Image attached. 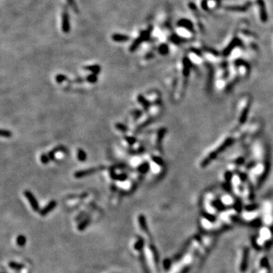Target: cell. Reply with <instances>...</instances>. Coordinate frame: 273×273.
<instances>
[{"mask_svg":"<svg viewBox=\"0 0 273 273\" xmlns=\"http://www.w3.org/2000/svg\"><path fill=\"white\" fill-rule=\"evenodd\" d=\"M152 31H153V27H151L150 26V27H148L146 31H141L140 34H139L138 37L135 39L134 41L132 43V44H131V46H130V52H135V51L138 49V47L140 46V44H141L143 42L147 41L149 39V37H150V34Z\"/></svg>","mask_w":273,"mask_h":273,"instance_id":"obj_1","label":"cell"},{"mask_svg":"<svg viewBox=\"0 0 273 273\" xmlns=\"http://www.w3.org/2000/svg\"><path fill=\"white\" fill-rule=\"evenodd\" d=\"M103 169H104L103 166L89 168V169H84V170L77 171V172H76L74 173V175L76 178H84V177L89 176V175L94 174V173L98 172L99 171H102Z\"/></svg>","mask_w":273,"mask_h":273,"instance_id":"obj_2","label":"cell"},{"mask_svg":"<svg viewBox=\"0 0 273 273\" xmlns=\"http://www.w3.org/2000/svg\"><path fill=\"white\" fill-rule=\"evenodd\" d=\"M61 30L65 34H68L70 32V16L67 9H65L61 14Z\"/></svg>","mask_w":273,"mask_h":273,"instance_id":"obj_3","label":"cell"},{"mask_svg":"<svg viewBox=\"0 0 273 273\" xmlns=\"http://www.w3.org/2000/svg\"><path fill=\"white\" fill-rule=\"evenodd\" d=\"M24 196L27 199L30 204L31 205V207L33 208V209L35 211H37L39 209V203H38L35 197L34 196V194L30 191H25L24 192Z\"/></svg>","mask_w":273,"mask_h":273,"instance_id":"obj_4","label":"cell"},{"mask_svg":"<svg viewBox=\"0 0 273 273\" xmlns=\"http://www.w3.org/2000/svg\"><path fill=\"white\" fill-rule=\"evenodd\" d=\"M110 173V177H111V179L115 180V181H120V182H124L125 180H127L128 178V175L124 173H122V174H116L115 172V169H111L109 171Z\"/></svg>","mask_w":273,"mask_h":273,"instance_id":"obj_5","label":"cell"},{"mask_svg":"<svg viewBox=\"0 0 273 273\" xmlns=\"http://www.w3.org/2000/svg\"><path fill=\"white\" fill-rule=\"evenodd\" d=\"M111 39L115 42L122 43V42L128 41L130 40L129 36L122 34H114L111 35Z\"/></svg>","mask_w":273,"mask_h":273,"instance_id":"obj_6","label":"cell"},{"mask_svg":"<svg viewBox=\"0 0 273 273\" xmlns=\"http://www.w3.org/2000/svg\"><path fill=\"white\" fill-rule=\"evenodd\" d=\"M258 4L259 6V9H260V16H261V20L262 21H267V13H266V6L262 0H258Z\"/></svg>","mask_w":273,"mask_h":273,"instance_id":"obj_7","label":"cell"},{"mask_svg":"<svg viewBox=\"0 0 273 273\" xmlns=\"http://www.w3.org/2000/svg\"><path fill=\"white\" fill-rule=\"evenodd\" d=\"M137 101H138L139 103H140V104L143 107H144V109L147 110V111L149 109V106H151L150 102H149L147 99H146L145 97H144L143 95H141V94L137 96Z\"/></svg>","mask_w":273,"mask_h":273,"instance_id":"obj_8","label":"cell"},{"mask_svg":"<svg viewBox=\"0 0 273 273\" xmlns=\"http://www.w3.org/2000/svg\"><path fill=\"white\" fill-rule=\"evenodd\" d=\"M56 207V202L55 201V200H52V201L49 202V203L48 204H47L46 206V207H44L43 209H42L41 215H43V216H44V215H46V214H47L48 212H50L51 210H52V209H54Z\"/></svg>","mask_w":273,"mask_h":273,"instance_id":"obj_9","label":"cell"},{"mask_svg":"<svg viewBox=\"0 0 273 273\" xmlns=\"http://www.w3.org/2000/svg\"><path fill=\"white\" fill-rule=\"evenodd\" d=\"M85 70H87L89 71H91L93 74H99V72L101 71V67L99 65H87V66L84 67Z\"/></svg>","mask_w":273,"mask_h":273,"instance_id":"obj_10","label":"cell"},{"mask_svg":"<svg viewBox=\"0 0 273 273\" xmlns=\"http://www.w3.org/2000/svg\"><path fill=\"white\" fill-rule=\"evenodd\" d=\"M149 168H150V165H149V162H144L143 163L140 164L138 167H137V171H138L140 174H147V173L149 172Z\"/></svg>","mask_w":273,"mask_h":273,"instance_id":"obj_11","label":"cell"},{"mask_svg":"<svg viewBox=\"0 0 273 273\" xmlns=\"http://www.w3.org/2000/svg\"><path fill=\"white\" fill-rule=\"evenodd\" d=\"M77 158L78 161L80 162H85L87 159V155L86 152L81 148H78L77 149Z\"/></svg>","mask_w":273,"mask_h":273,"instance_id":"obj_12","label":"cell"},{"mask_svg":"<svg viewBox=\"0 0 273 273\" xmlns=\"http://www.w3.org/2000/svg\"><path fill=\"white\" fill-rule=\"evenodd\" d=\"M178 25L179 26H182L184 27H186V28L189 29V30H191V31H193V24L190 21L186 20V19H182V20L179 21H178Z\"/></svg>","mask_w":273,"mask_h":273,"instance_id":"obj_13","label":"cell"},{"mask_svg":"<svg viewBox=\"0 0 273 273\" xmlns=\"http://www.w3.org/2000/svg\"><path fill=\"white\" fill-rule=\"evenodd\" d=\"M115 127L118 131H121V132H122V133H126V132H128V128L125 124H122V123H116L115 124Z\"/></svg>","mask_w":273,"mask_h":273,"instance_id":"obj_14","label":"cell"},{"mask_svg":"<svg viewBox=\"0 0 273 273\" xmlns=\"http://www.w3.org/2000/svg\"><path fill=\"white\" fill-rule=\"evenodd\" d=\"M86 81L87 82L90 83V84H95L98 81V77H97V74H89L87 77H86Z\"/></svg>","mask_w":273,"mask_h":273,"instance_id":"obj_15","label":"cell"},{"mask_svg":"<svg viewBox=\"0 0 273 273\" xmlns=\"http://www.w3.org/2000/svg\"><path fill=\"white\" fill-rule=\"evenodd\" d=\"M165 134V128H161L159 131H158V134H157V144L160 145L161 142H162V138L164 137Z\"/></svg>","mask_w":273,"mask_h":273,"instance_id":"obj_16","label":"cell"},{"mask_svg":"<svg viewBox=\"0 0 273 273\" xmlns=\"http://www.w3.org/2000/svg\"><path fill=\"white\" fill-rule=\"evenodd\" d=\"M66 2H68L69 6L71 8L72 10H74V12L75 13L79 12V10H78V8H77V4H76L75 0H66Z\"/></svg>","mask_w":273,"mask_h":273,"instance_id":"obj_17","label":"cell"},{"mask_svg":"<svg viewBox=\"0 0 273 273\" xmlns=\"http://www.w3.org/2000/svg\"><path fill=\"white\" fill-rule=\"evenodd\" d=\"M40 162H41L43 165H47V164L51 161L49 157L48 154H46V153H42V154L40 155Z\"/></svg>","mask_w":273,"mask_h":273,"instance_id":"obj_18","label":"cell"},{"mask_svg":"<svg viewBox=\"0 0 273 273\" xmlns=\"http://www.w3.org/2000/svg\"><path fill=\"white\" fill-rule=\"evenodd\" d=\"M124 140L128 143L129 145L132 146L136 143V138L133 136H124Z\"/></svg>","mask_w":273,"mask_h":273,"instance_id":"obj_19","label":"cell"},{"mask_svg":"<svg viewBox=\"0 0 273 273\" xmlns=\"http://www.w3.org/2000/svg\"><path fill=\"white\" fill-rule=\"evenodd\" d=\"M159 52L160 54L166 55L169 52V46L166 44H162L159 47Z\"/></svg>","mask_w":273,"mask_h":273,"instance_id":"obj_20","label":"cell"},{"mask_svg":"<svg viewBox=\"0 0 273 273\" xmlns=\"http://www.w3.org/2000/svg\"><path fill=\"white\" fill-rule=\"evenodd\" d=\"M67 80H68V77H67L65 74H59L56 76V81L58 84H61V83L67 81Z\"/></svg>","mask_w":273,"mask_h":273,"instance_id":"obj_21","label":"cell"},{"mask_svg":"<svg viewBox=\"0 0 273 273\" xmlns=\"http://www.w3.org/2000/svg\"><path fill=\"white\" fill-rule=\"evenodd\" d=\"M250 4H247L246 6H242V7H227V9H229V10H232V11H245L247 9H248L249 6H250Z\"/></svg>","mask_w":273,"mask_h":273,"instance_id":"obj_22","label":"cell"},{"mask_svg":"<svg viewBox=\"0 0 273 273\" xmlns=\"http://www.w3.org/2000/svg\"><path fill=\"white\" fill-rule=\"evenodd\" d=\"M0 134H1V136H2V137H6V138H9V137H11V136H12V133H11V131L6 129L1 130Z\"/></svg>","mask_w":273,"mask_h":273,"instance_id":"obj_23","label":"cell"},{"mask_svg":"<svg viewBox=\"0 0 273 273\" xmlns=\"http://www.w3.org/2000/svg\"><path fill=\"white\" fill-rule=\"evenodd\" d=\"M152 160H153V162H154L156 164H157L158 165H164V161L162 159V158H160V157H159L153 156V157H152Z\"/></svg>","mask_w":273,"mask_h":273,"instance_id":"obj_24","label":"cell"},{"mask_svg":"<svg viewBox=\"0 0 273 273\" xmlns=\"http://www.w3.org/2000/svg\"><path fill=\"white\" fill-rule=\"evenodd\" d=\"M142 115V111H140V110H135L134 111V117L135 119H139L140 116Z\"/></svg>","mask_w":273,"mask_h":273,"instance_id":"obj_25","label":"cell"},{"mask_svg":"<svg viewBox=\"0 0 273 273\" xmlns=\"http://www.w3.org/2000/svg\"><path fill=\"white\" fill-rule=\"evenodd\" d=\"M24 242H25V238L24 237H22V236H21V237H19L18 238V244H19L20 245H23L24 244Z\"/></svg>","mask_w":273,"mask_h":273,"instance_id":"obj_26","label":"cell"}]
</instances>
